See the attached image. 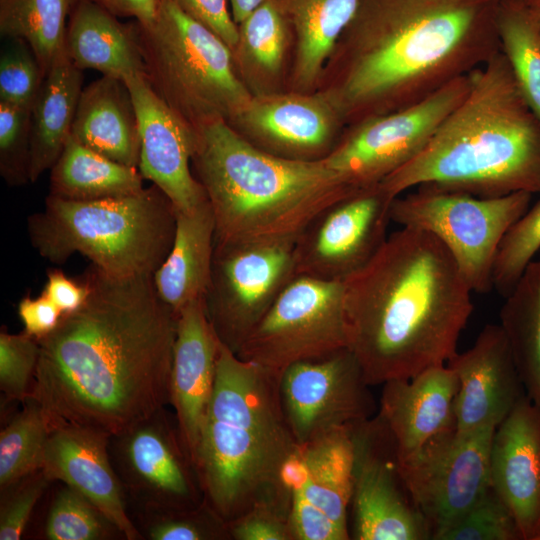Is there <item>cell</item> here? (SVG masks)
Here are the masks:
<instances>
[{"label": "cell", "mask_w": 540, "mask_h": 540, "mask_svg": "<svg viewBox=\"0 0 540 540\" xmlns=\"http://www.w3.org/2000/svg\"><path fill=\"white\" fill-rule=\"evenodd\" d=\"M31 107L0 101V174L10 186L30 182Z\"/></svg>", "instance_id": "41"}, {"label": "cell", "mask_w": 540, "mask_h": 540, "mask_svg": "<svg viewBox=\"0 0 540 540\" xmlns=\"http://www.w3.org/2000/svg\"><path fill=\"white\" fill-rule=\"evenodd\" d=\"M83 71L66 54L56 57L31 106L30 182L56 163L72 130Z\"/></svg>", "instance_id": "29"}, {"label": "cell", "mask_w": 540, "mask_h": 540, "mask_svg": "<svg viewBox=\"0 0 540 540\" xmlns=\"http://www.w3.org/2000/svg\"><path fill=\"white\" fill-rule=\"evenodd\" d=\"M143 530L151 540H227V523L204 500L184 510L146 511Z\"/></svg>", "instance_id": "39"}, {"label": "cell", "mask_w": 540, "mask_h": 540, "mask_svg": "<svg viewBox=\"0 0 540 540\" xmlns=\"http://www.w3.org/2000/svg\"><path fill=\"white\" fill-rule=\"evenodd\" d=\"M528 10H529L532 22L540 35V0H534L528 6Z\"/></svg>", "instance_id": "52"}, {"label": "cell", "mask_w": 540, "mask_h": 540, "mask_svg": "<svg viewBox=\"0 0 540 540\" xmlns=\"http://www.w3.org/2000/svg\"><path fill=\"white\" fill-rule=\"evenodd\" d=\"M9 40L0 57V101L31 107L45 76L30 46Z\"/></svg>", "instance_id": "43"}, {"label": "cell", "mask_w": 540, "mask_h": 540, "mask_svg": "<svg viewBox=\"0 0 540 540\" xmlns=\"http://www.w3.org/2000/svg\"><path fill=\"white\" fill-rule=\"evenodd\" d=\"M295 239L215 242L205 307L220 342L235 354L297 275Z\"/></svg>", "instance_id": "11"}, {"label": "cell", "mask_w": 540, "mask_h": 540, "mask_svg": "<svg viewBox=\"0 0 540 540\" xmlns=\"http://www.w3.org/2000/svg\"><path fill=\"white\" fill-rule=\"evenodd\" d=\"M18 314L24 325V332L38 340L52 332L63 315L43 293L37 298L29 295L23 297L18 304Z\"/></svg>", "instance_id": "48"}, {"label": "cell", "mask_w": 540, "mask_h": 540, "mask_svg": "<svg viewBox=\"0 0 540 540\" xmlns=\"http://www.w3.org/2000/svg\"><path fill=\"white\" fill-rule=\"evenodd\" d=\"M497 28L500 50L521 94L540 120V35L528 6L502 0Z\"/></svg>", "instance_id": "35"}, {"label": "cell", "mask_w": 540, "mask_h": 540, "mask_svg": "<svg viewBox=\"0 0 540 540\" xmlns=\"http://www.w3.org/2000/svg\"><path fill=\"white\" fill-rule=\"evenodd\" d=\"M346 347L344 282L297 274L236 355L282 372L296 362L321 358Z\"/></svg>", "instance_id": "10"}, {"label": "cell", "mask_w": 540, "mask_h": 540, "mask_svg": "<svg viewBox=\"0 0 540 540\" xmlns=\"http://www.w3.org/2000/svg\"><path fill=\"white\" fill-rule=\"evenodd\" d=\"M110 435L96 429L58 424L50 426L42 472L59 480L95 505L128 540L141 537L130 519L125 490L113 466Z\"/></svg>", "instance_id": "21"}, {"label": "cell", "mask_w": 540, "mask_h": 540, "mask_svg": "<svg viewBox=\"0 0 540 540\" xmlns=\"http://www.w3.org/2000/svg\"><path fill=\"white\" fill-rule=\"evenodd\" d=\"M231 5V14L238 25L242 22L251 12L259 7L266 0H229Z\"/></svg>", "instance_id": "51"}, {"label": "cell", "mask_w": 540, "mask_h": 540, "mask_svg": "<svg viewBox=\"0 0 540 540\" xmlns=\"http://www.w3.org/2000/svg\"><path fill=\"white\" fill-rule=\"evenodd\" d=\"M50 171L49 195L67 200H99L144 189V178L137 167L113 161L71 135Z\"/></svg>", "instance_id": "31"}, {"label": "cell", "mask_w": 540, "mask_h": 540, "mask_svg": "<svg viewBox=\"0 0 540 540\" xmlns=\"http://www.w3.org/2000/svg\"><path fill=\"white\" fill-rule=\"evenodd\" d=\"M539 251L540 200L530 205L503 237L493 267V288L507 296Z\"/></svg>", "instance_id": "37"}, {"label": "cell", "mask_w": 540, "mask_h": 540, "mask_svg": "<svg viewBox=\"0 0 540 540\" xmlns=\"http://www.w3.org/2000/svg\"><path fill=\"white\" fill-rule=\"evenodd\" d=\"M490 483L513 514L522 540H540V409L527 394L495 429Z\"/></svg>", "instance_id": "22"}, {"label": "cell", "mask_w": 540, "mask_h": 540, "mask_svg": "<svg viewBox=\"0 0 540 540\" xmlns=\"http://www.w3.org/2000/svg\"><path fill=\"white\" fill-rule=\"evenodd\" d=\"M109 452L125 492L143 512L191 509L204 501L175 416L165 407L111 436Z\"/></svg>", "instance_id": "15"}, {"label": "cell", "mask_w": 540, "mask_h": 540, "mask_svg": "<svg viewBox=\"0 0 540 540\" xmlns=\"http://www.w3.org/2000/svg\"><path fill=\"white\" fill-rule=\"evenodd\" d=\"M289 30L277 0H266L238 24L234 59L248 88L254 86L253 95L268 93V84L279 76Z\"/></svg>", "instance_id": "33"}, {"label": "cell", "mask_w": 540, "mask_h": 540, "mask_svg": "<svg viewBox=\"0 0 540 540\" xmlns=\"http://www.w3.org/2000/svg\"><path fill=\"white\" fill-rule=\"evenodd\" d=\"M133 25L155 93L194 128L216 118L232 125L253 94L229 46L172 0H161L151 23Z\"/></svg>", "instance_id": "8"}, {"label": "cell", "mask_w": 540, "mask_h": 540, "mask_svg": "<svg viewBox=\"0 0 540 540\" xmlns=\"http://www.w3.org/2000/svg\"><path fill=\"white\" fill-rule=\"evenodd\" d=\"M39 341L26 332L0 333V390L8 401L24 402L32 388L39 359Z\"/></svg>", "instance_id": "42"}, {"label": "cell", "mask_w": 540, "mask_h": 540, "mask_svg": "<svg viewBox=\"0 0 540 540\" xmlns=\"http://www.w3.org/2000/svg\"><path fill=\"white\" fill-rule=\"evenodd\" d=\"M469 86L470 74L408 108L353 124L323 162L355 192L379 185L419 153Z\"/></svg>", "instance_id": "12"}, {"label": "cell", "mask_w": 540, "mask_h": 540, "mask_svg": "<svg viewBox=\"0 0 540 540\" xmlns=\"http://www.w3.org/2000/svg\"><path fill=\"white\" fill-rule=\"evenodd\" d=\"M494 427L456 428L399 456L404 483L427 523L431 540L466 513L491 487L490 450Z\"/></svg>", "instance_id": "13"}, {"label": "cell", "mask_w": 540, "mask_h": 540, "mask_svg": "<svg viewBox=\"0 0 540 540\" xmlns=\"http://www.w3.org/2000/svg\"><path fill=\"white\" fill-rule=\"evenodd\" d=\"M352 436L351 539H431L402 478L396 442L380 416L353 424Z\"/></svg>", "instance_id": "14"}, {"label": "cell", "mask_w": 540, "mask_h": 540, "mask_svg": "<svg viewBox=\"0 0 540 540\" xmlns=\"http://www.w3.org/2000/svg\"><path fill=\"white\" fill-rule=\"evenodd\" d=\"M503 1L515 2V3H520V4L529 6L534 0H503Z\"/></svg>", "instance_id": "53"}, {"label": "cell", "mask_w": 540, "mask_h": 540, "mask_svg": "<svg viewBox=\"0 0 540 540\" xmlns=\"http://www.w3.org/2000/svg\"><path fill=\"white\" fill-rule=\"evenodd\" d=\"M342 121L326 93L253 95L232 126L272 154L298 160L323 159L336 144Z\"/></svg>", "instance_id": "19"}, {"label": "cell", "mask_w": 540, "mask_h": 540, "mask_svg": "<svg viewBox=\"0 0 540 540\" xmlns=\"http://www.w3.org/2000/svg\"><path fill=\"white\" fill-rule=\"evenodd\" d=\"M88 297L39 339L30 396L49 426L120 434L170 403L178 315L153 274L113 276L91 265Z\"/></svg>", "instance_id": "1"}, {"label": "cell", "mask_w": 540, "mask_h": 540, "mask_svg": "<svg viewBox=\"0 0 540 540\" xmlns=\"http://www.w3.org/2000/svg\"><path fill=\"white\" fill-rule=\"evenodd\" d=\"M220 347L206 312L205 300H195L178 314L170 381L183 446L194 465L201 426L213 393Z\"/></svg>", "instance_id": "23"}, {"label": "cell", "mask_w": 540, "mask_h": 540, "mask_svg": "<svg viewBox=\"0 0 540 540\" xmlns=\"http://www.w3.org/2000/svg\"><path fill=\"white\" fill-rule=\"evenodd\" d=\"M194 175L215 219V242L297 239L325 208L354 193L322 159L267 152L221 118L195 127Z\"/></svg>", "instance_id": "6"}, {"label": "cell", "mask_w": 540, "mask_h": 540, "mask_svg": "<svg viewBox=\"0 0 540 540\" xmlns=\"http://www.w3.org/2000/svg\"><path fill=\"white\" fill-rule=\"evenodd\" d=\"M280 375L220 342L194 467L204 500L226 523L290 492L282 470L298 444L283 412Z\"/></svg>", "instance_id": "5"}, {"label": "cell", "mask_w": 540, "mask_h": 540, "mask_svg": "<svg viewBox=\"0 0 540 540\" xmlns=\"http://www.w3.org/2000/svg\"><path fill=\"white\" fill-rule=\"evenodd\" d=\"M64 48L70 60L82 71L93 69L102 76L123 81L131 76H146L133 21L123 23L89 1L74 0Z\"/></svg>", "instance_id": "27"}, {"label": "cell", "mask_w": 540, "mask_h": 540, "mask_svg": "<svg viewBox=\"0 0 540 540\" xmlns=\"http://www.w3.org/2000/svg\"><path fill=\"white\" fill-rule=\"evenodd\" d=\"M74 0H0V33L32 49L44 76L64 49Z\"/></svg>", "instance_id": "34"}, {"label": "cell", "mask_w": 540, "mask_h": 540, "mask_svg": "<svg viewBox=\"0 0 540 540\" xmlns=\"http://www.w3.org/2000/svg\"><path fill=\"white\" fill-rule=\"evenodd\" d=\"M392 200L377 185L321 211L295 240L296 274L345 282L385 242Z\"/></svg>", "instance_id": "17"}, {"label": "cell", "mask_w": 540, "mask_h": 540, "mask_svg": "<svg viewBox=\"0 0 540 540\" xmlns=\"http://www.w3.org/2000/svg\"><path fill=\"white\" fill-rule=\"evenodd\" d=\"M502 0H360L326 95L352 124L415 105L500 51Z\"/></svg>", "instance_id": "2"}, {"label": "cell", "mask_w": 540, "mask_h": 540, "mask_svg": "<svg viewBox=\"0 0 540 540\" xmlns=\"http://www.w3.org/2000/svg\"><path fill=\"white\" fill-rule=\"evenodd\" d=\"M117 17L132 18L141 24L151 23L161 0H86Z\"/></svg>", "instance_id": "50"}, {"label": "cell", "mask_w": 540, "mask_h": 540, "mask_svg": "<svg viewBox=\"0 0 540 540\" xmlns=\"http://www.w3.org/2000/svg\"><path fill=\"white\" fill-rule=\"evenodd\" d=\"M51 481L42 470L35 471L2 489L0 540L21 538L33 509Z\"/></svg>", "instance_id": "45"}, {"label": "cell", "mask_w": 540, "mask_h": 540, "mask_svg": "<svg viewBox=\"0 0 540 540\" xmlns=\"http://www.w3.org/2000/svg\"><path fill=\"white\" fill-rule=\"evenodd\" d=\"M528 192L478 197L432 186L415 187L392 200L391 222L425 231L454 258L472 292L493 288L498 248L532 200Z\"/></svg>", "instance_id": "9"}, {"label": "cell", "mask_w": 540, "mask_h": 540, "mask_svg": "<svg viewBox=\"0 0 540 540\" xmlns=\"http://www.w3.org/2000/svg\"><path fill=\"white\" fill-rule=\"evenodd\" d=\"M291 491L261 500L227 523L232 540H293L290 528Z\"/></svg>", "instance_id": "44"}, {"label": "cell", "mask_w": 540, "mask_h": 540, "mask_svg": "<svg viewBox=\"0 0 540 540\" xmlns=\"http://www.w3.org/2000/svg\"><path fill=\"white\" fill-rule=\"evenodd\" d=\"M0 433L1 490L41 469L50 431L40 403L29 396Z\"/></svg>", "instance_id": "36"}, {"label": "cell", "mask_w": 540, "mask_h": 540, "mask_svg": "<svg viewBox=\"0 0 540 540\" xmlns=\"http://www.w3.org/2000/svg\"><path fill=\"white\" fill-rule=\"evenodd\" d=\"M500 325L530 400L540 409V258L504 297Z\"/></svg>", "instance_id": "32"}, {"label": "cell", "mask_w": 540, "mask_h": 540, "mask_svg": "<svg viewBox=\"0 0 540 540\" xmlns=\"http://www.w3.org/2000/svg\"><path fill=\"white\" fill-rule=\"evenodd\" d=\"M370 387L348 347L286 367L280 375V397L297 444L373 417L378 405Z\"/></svg>", "instance_id": "16"}, {"label": "cell", "mask_w": 540, "mask_h": 540, "mask_svg": "<svg viewBox=\"0 0 540 540\" xmlns=\"http://www.w3.org/2000/svg\"><path fill=\"white\" fill-rule=\"evenodd\" d=\"M135 105L140 129L138 170L171 201L188 212L208 201L191 169L194 127L179 117L153 90L145 75L124 80Z\"/></svg>", "instance_id": "18"}, {"label": "cell", "mask_w": 540, "mask_h": 540, "mask_svg": "<svg viewBox=\"0 0 540 540\" xmlns=\"http://www.w3.org/2000/svg\"><path fill=\"white\" fill-rule=\"evenodd\" d=\"M379 185L392 199L421 185L478 197L540 194V120L501 50L470 73L467 95L419 153Z\"/></svg>", "instance_id": "4"}, {"label": "cell", "mask_w": 540, "mask_h": 540, "mask_svg": "<svg viewBox=\"0 0 540 540\" xmlns=\"http://www.w3.org/2000/svg\"><path fill=\"white\" fill-rule=\"evenodd\" d=\"M176 212L173 244L153 274L159 297L177 315L207 295L215 247V219L209 201L188 212Z\"/></svg>", "instance_id": "28"}, {"label": "cell", "mask_w": 540, "mask_h": 540, "mask_svg": "<svg viewBox=\"0 0 540 540\" xmlns=\"http://www.w3.org/2000/svg\"><path fill=\"white\" fill-rule=\"evenodd\" d=\"M352 425L333 428L298 445L282 470V480L288 488L301 492L349 534L354 460Z\"/></svg>", "instance_id": "25"}, {"label": "cell", "mask_w": 540, "mask_h": 540, "mask_svg": "<svg viewBox=\"0 0 540 540\" xmlns=\"http://www.w3.org/2000/svg\"><path fill=\"white\" fill-rule=\"evenodd\" d=\"M291 490L290 528L293 540H348L350 534L311 504L296 489Z\"/></svg>", "instance_id": "46"}, {"label": "cell", "mask_w": 540, "mask_h": 540, "mask_svg": "<svg viewBox=\"0 0 540 540\" xmlns=\"http://www.w3.org/2000/svg\"><path fill=\"white\" fill-rule=\"evenodd\" d=\"M438 540H522L508 506L490 487Z\"/></svg>", "instance_id": "40"}, {"label": "cell", "mask_w": 540, "mask_h": 540, "mask_svg": "<svg viewBox=\"0 0 540 540\" xmlns=\"http://www.w3.org/2000/svg\"><path fill=\"white\" fill-rule=\"evenodd\" d=\"M185 14L200 23L234 51L238 25L229 11V0H172Z\"/></svg>", "instance_id": "47"}, {"label": "cell", "mask_w": 540, "mask_h": 540, "mask_svg": "<svg viewBox=\"0 0 540 540\" xmlns=\"http://www.w3.org/2000/svg\"><path fill=\"white\" fill-rule=\"evenodd\" d=\"M472 290L433 235L401 227L344 282L348 348L370 386L410 379L457 352Z\"/></svg>", "instance_id": "3"}, {"label": "cell", "mask_w": 540, "mask_h": 540, "mask_svg": "<svg viewBox=\"0 0 540 540\" xmlns=\"http://www.w3.org/2000/svg\"><path fill=\"white\" fill-rule=\"evenodd\" d=\"M458 380L451 368L430 367L410 379L382 384L377 414L391 432L399 456L420 448L431 438L456 428Z\"/></svg>", "instance_id": "24"}, {"label": "cell", "mask_w": 540, "mask_h": 540, "mask_svg": "<svg viewBox=\"0 0 540 540\" xmlns=\"http://www.w3.org/2000/svg\"><path fill=\"white\" fill-rule=\"evenodd\" d=\"M71 136L113 161L138 168L140 129L127 84L121 79L102 76L84 87Z\"/></svg>", "instance_id": "26"}, {"label": "cell", "mask_w": 540, "mask_h": 540, "mask_svg": "<svg viewBox=\"0 0 540 540\" xmlns=\"http://www.w3.org/2000/svg\"><path fill=\"white\" fill-rule=\"evenodd\" d=\"M114 531L119 530L95 505L66 485L55 495L44 535L49 540H102Z\"/></svg>", "instance_id": "38"}, {"label": "cell", "mask_w": 540, "mask_h": 540, "mask_svg": "<svg viewBox=\"0 0 540 540\" xmlns=\"http://www.w3.org/2000/svg\"><path fill=\"white\" fill-rule=\"evenodd\" d=\"M88 292V287L82 280L77 282L60 270L51 269L47 273V282L42 293L60 309L62 314H68L84 304Z\"/></svg>", "instance_id": "49"}, {"label": "cell", "mask_w": 540, "mask_h": 540, "mask_svg": "<svg viewBox=\"0 0 540 540\" xmlns=\"http://www.w3.org/2000/svg\"><path fill=\"white\" fill-rule=\"evenodd\" d=\"M40 256L63 264L74 253L113 276L154 274L169 254L176 212L154 184L138 193L90 201L48 195L43 211L28 217Z\"/></svg>", "instance_id": "7"}, {"label": "cell", "mask_w": 540, "mask_h": 540, "mask_svg": "<svg viewBox=\"0 0 540 540\" xmlns=\"http://www.w3.org/2000/svg\"><path fill=\"white\" fill-rule=\"evenodd\" d=\"M295 36L293 84L308 89L321 76L360 0H277Z\"/></svg>", "instance_id": "30"}, {"label": "cell", "mask_w": 540, "mask_h": 540, "mask_svg": "<svg viewBox=\"0 0 540 540\" xmlns=\"http://www.w3.org/2000/svg\"><path fill=\"white\" fill-rule=\"evenodd\" d=\"M458 380L456 430L497 426L526 395L512 351L500 324H487L474 344L446 363Z\"/></svg>", "instance_id": "20"}]
</instances>
